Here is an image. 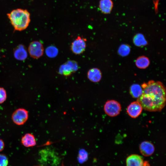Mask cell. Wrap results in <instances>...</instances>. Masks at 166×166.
Masks as SVG:
<instances>
[{"instance_id":"obj_1","label":"cell","mask_w":166,"mask_h":166,"mask_svg":"<svg viewBox=\"0 0 166 166\" xmlns=\"http://www.w3.org/2000/svg\"><path fill=\"white\" fill-rule=\"evenodd\" d=\"M141 87L142 93L137 101L143 109L150 112L161 111L166 104V89L164 84L160 81L151 80L142 84Z\"/></svg>"},{"instance_id":"obj_2","label":"cell","mask_w":166,"mask_h":166,"mask_svg":"<svg viewBox=\"0 0 166 166\" xmlns=\"http://www.w3.org/2000/svg\"><path fill=\"white\" fill-rule=\"evenodd\" d=\"M7 16L15 30L21 31L28 27L30 22V14L26 10H14Z\"/></svg>"},{"instance_id":"obj_3","label":"cell","mask_w":166,"mask_h":166,"mask_svg":"<svg viewBox=\"0 0 166 166\" xmlns=\"http://www.w3.org/2000/svg\"><path fill=\"white\" fill-rule=\"evenodd\" d=\"M104 109L105 113L108 116L114 117L119 114L121 110L120 103L114 100L107 101L105 103Z\"/></svg>"},{"instance_id":"obj_4","label":"cell","mask_w":166,"mask_h":166,"mask_svg":"<svg viewBox=\"0 0 166 166\" xmlns=\"http://www.w3.org/2000/svg\"><path fill=\"white\" fill-rule=\"evenodd\" d=\"M86 39L80 36H78L71 43L70 49L76 55H80L85 50L86 47Z\"/></svg>"},{"instance_id":"obj_5","label":"cell","mask_w":166,"mask_h":166,"mask_svg":"<svg viewBox=\"0 0 166 166\" xmlns=\"http://www.w3.org/2000/svg\"><path fill=\"white\" fill-rule=\"evenodd\" d=\"M78 69L77 63L73 60H69L60 67L58 73L61 75L67 77L77 71Z\"/></svg>"},{"instance_id":"obj_6","label":"cell","mask_w":166,"mask_h":166,"mask_svg":"<svg viewBox=\"0 0 166 166\" xmlns=\"http://www.w3.org/2000/svg\"><path fill=\"white\" fill-rule=\"evenodd\" d=\"M28 50L31 57L34 59H38L43 55L44 48L41 42L38 41H34L30 44Z\"/></svg>"},{"instance_id":"obj_7","label":"cell","mask_w":166,"mask_h":166,"mask_svg":"<svg viewBox=\"0 0 166 166\" xmlns=\"http://www.w3.org/2000/svg\"><path fill=\"white\" fill-rule=\"evenodd\" d=\"M28 118V111L23 108L16 109L13 113L12 119L13 122L18 125L23 124Z\"/></svg>"},{"instance_id":"obj_8","label":"cell","mask_w":166,"mask_h":166,"mask_svg":"<svg viewBox=\"0 0 166 166\" xmlns=\"http://www.w3.org/2000/svg\"><path fill=\"white\" fill-rule=\"evenodd\" d=\"M143 108L137 101L131 103L128 106L127 112L131 117L135 118L139 116L142 113Z\"/></svg>"},{"instance_id":"obj_9","label":"cell","mask_w":166,"mask_h":166,"mask_svg":"<svg viewBox=\"0 0 166 166\" xmlns=\"http://www.w3.org/2000/svg\"><path fill=\"white\" fill-rule=\"evenodd\" d=\"M141 153L144 156H148L152 155L155 151V147L151 142L145 141L141 142L139 146Z\"/></svg>"},{"instance_id":"obj_10","label":"cell","mask_w":166,"mask_h":166,"mask_svg":"<svg viewBox=\"0 0 166 166\" xmlns=\"http://www.w3.org/2000/svg\"><path fill=\"white\" fill-rule=\"evenodd\" d=\"M144 161L139 155L133 154L128 156L126 160V166H143Z\"/></svg>"},{"instance_id":"obj_11","label":"cell","mask_w":166,"mask_h":166,"mask_svg":"<svg viewBox=\"0 0 166 166\" xmlns=\"http://www.w3.org/2000/svg\"><path fill=\"white\" fill-rule=\"evenodd\" d=\"M87 77L88 79L93 82L99 81L102 77L100 70L97 68H92L89 69L87 73Z\"/></svg>"},{"instance_id":"obj_12","label":"cell","mask_w":166,"mask_h":166,"mask_svg":"<svg viewBox=\"0 0 166 166\" xmlns=\"http://www.w3.org/2000/svg\"><path fill=\"white\" fill-rule=\"evenodd\" d=\"M14 56L17 60L23 61L27 57V53L25 47L22 45H19L15 49Z\"/></svg>"},{"instance_id":"obj_13","label":"cell","mask_w":166,"mask_h":166,"mask_svg":"<svg viewBox=\"0 0 166 166\" xmlns=\"http://www.w3.org/2000/svg\"><path fill=\"white\" fill-rule=\"evenodd\" d=\"M113 7V3L112 0H100L99 8L101 12L105 14L110 13Z\"/></svg>"},{"instance_id":"obj_14","label":"cell","mask_w":166,"mask_h":166,"mask_svg":"<svg viewBox=\"0 0 166 166\" xmlns=\"http://www.w3.org/2000/svg\"><path fill=\"white\" fill-rule=\"evenodd\" d=\"M21 142L22 144L26 147H33L36 144L34 136L30 133H26L22 137Z\"/></svg>"},{"instance_id":"obj_15","label":"cell","mask_w":166,"mask_h":166,"mask_svg":"<svg viewBox=\"0 0 166 166\" xmlns=\"http://www.w3.org/2000/svg\"><path fill=\"white\" fill-rule=\"evenodd\" d=\"M130 93L133 98H138L142 93V88L137 84H134L130 88Z\"/></svg>"},{"instance_id":"obj_16","label":"cell","mask_w":166,"mask_h":166,"mask_svg":"<svg viewBox=\"0 0 166 166\" xmlns=\"http://www.w3.org/2000/svg\"><path fill=\"white\" fill-rule=\"evenodd\" d=\"M149 61L146 57L144 56L139 57L136 61V66L140 69H145L149 65Z\"/></svg>"},{"instance_id":"obj_17","label":"cell","mask_w":166,"mask_h":166,"mask_svg":"<svg viewBox=\"0 0 166 166\" xmlns=\"http://www.w3.org/2000/svg\"><path fill=\"white\" fill-rule=\"evenodd\" d=\"M45 52L48 57H54L57 55L58 50L56 47L53 46H50L46 49Z\"/></svg>"},{"instance_id":"obj_18","label":"cell","mask_w":166,"mask_h":166,"mask_svg":"<svg viewBox=\"0 0 166 166\" xmlns=\"http://www.w3.org/2000/svg\"><path fill=\"white\" fill-rule=\"evenodd\" d=\"M7 97L6 90L2 87H0V104L3 103L6 100Z\"/></svg>"},{"instance_id":"obj_19","label":"cell","mask_w":166,"mask_h":166,"mask_svg":"<svg viewBox=\"0 0 166 166\" xmlns=\"http://www.w3.org/2000/svg\"><path fill=\"white\" fill-rule=\"evenodd\" d=\"M8 161L6 156L2 154H0V166H7Z\"/></svg>"},{"instance_id":"obj_20","label":"cell","mask_w":166,"mask_h":166,"mask_svg":"<svg viewBox=\"0 0 166 166\" xmlns=\"http://www.w3.org/2000/svg\"><path fill=\"white\" fill-rule=\"evenodd\" d=\"M4 148V143L3 141L0 139V152L2 151Z\"/></svg>"},{"instance_id":"obj_21","label":"cell","mask_w":166,"mask_h":166,"mask_svg":"<svg viewBox=\"0 0 166 166\" xmlns=\"http://www.w3.org/2000/svg\"><path fill=\"white\" fill-rule=\"evenodd\" d=\"M143 166H149V163L148 162L146 161V162H144Z\"/></svg>"}]
</instances>
